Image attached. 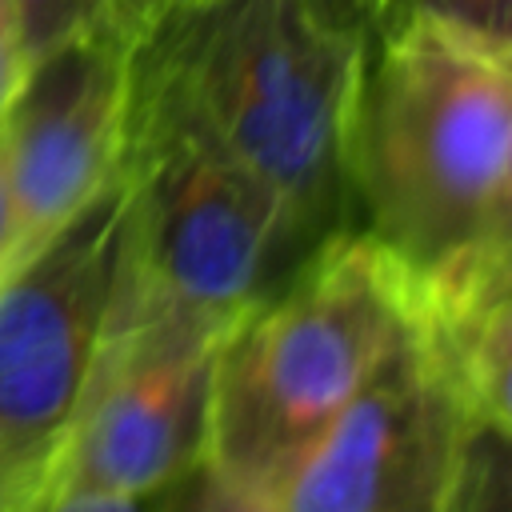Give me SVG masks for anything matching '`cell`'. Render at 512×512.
<instances>
[{
    "mask_svg": "<svg viewBox=\"0 0 512 512\" xmlns=\"http://www.w3.org/2000/svg\"><path fill=\"white\" fill-rule=\"evenodd\" d=\"M344 180L412 276L512 252V44L416 12L364 32Z\"/></svg>",
    "mask_w": 512,
    "mask_h": 512,
    "instance_id": "obj_2",
    "label": "cell"
},
{
    "mask_svg": "<svg viewBox=\"0 0 512 512\" xmlns=\"http://www.w3.org/2000/svg\"><path fill=\"white\" fill-rule=\"evenodd\" d=\"M60 448L24 444L0 432V512H36L56 492Z\"/></svg>",
    "mask_w": 512,
    "mask_h": 512,
    "instance_id": "obj_11",
    "label": "cell"
},
{
    "mask_svg": "<svg viewBox=\"0 0 512 512\" xmlns=\"http://www.w3.org/2000/svg\"><path fill=\"white\" fill-rule=\"evenodd\" d=\"M404 12H416V16H432V20L468 28L476 36H484V40L512 44V0H392L388 12H384V20L404 16Z\"/></svg>",
    "mask_w": 512,
    "mask_h": 512,
    "instance_id": "obj_12",
    "label": "cell"
},
{
    "mask_svg": "<svg viewBox=\"0 0 512 512\" xmlns=\"http://www.w3.org/2000/svg\"><path fill=\"white\" fill-rule=\"evenodd\" d=\"M124 120L128 40L112 24L28 64L24 84L0 116L12 208L4 272L28 260L120 172Z\"/></svg>",
    "mask_w": 512,
    "mask_h": 512,
    "instance_id": "obj_8",
    "label": "cell"
},
{
    "mask_svg": "<svg viewBox=\"0 0 512 512\" xmlns=\"http://www.w3.org/2000/svg\"><path fill=\"white\" fill-rule=\"evenodd\" d=\"M148 512H280L276 500L236 476H228L208 456L176 472L160 492L148 496Z\"/></svg>",
    "mask_w": 512,
    "mask_h": 512,
    "instance_id": "obj_9",
    "label": "cell"
},
{
    "mask_svg": "<svg viewBox=\"0 0 512 512\" xmlns=\"http://www.w3.org/2000/svg\"><path fill=\"white\" fill-rule=\"evenodd\" d=\"M12 248V208H8V180H4V148H0V272Z\"/></svg>",
    "mask_w": 512,
    "mask_h": 512,
    "instance_id": "obj_17",
    "label": "cell"
},
{
    "mask_svg": "<svg viewBox=\"0 0 512 512\" xmlns=\"http://www.w3.org/2000/svg\"><path fill=\"white\" fill-rule=\"evenodd\" d=\"M180 4H192V0H108V24L132 40L140 36L156 16H164L168 8H180Z\"/></svg>",
    "mask_w": 512,
    "mask_h": 512,
    "instance_id": "obj_15",
    "label": "cell"
},
{
    "mask_svg": "<svg viewBox=\"0 0 512 512\" xmlns=\"http://www.w3.org/2000/svg\"><path fill=\"white\" fill-rule=\"evenodd\" d=\"M36 512H148V496H100V492H52Z\"/></svg>",
    "mask_w": 512,
    "mask_h": 512,
    "instance_id": "obj_14",
    "label": "cell"
},
{
    "mask_svg": "<svg viewBox=\"0 0 512 512\" xmlns=\"http://www.w3.org/2000/svg\"><path fill=\"white\" fill-rule=\"evenodd\" d=\"M220 336L192 324L100 336L60 440L56 488L144 500L200 460Z\"/></svg>",
    "mask_w": 512,
    "mask_h": 512,
    "instance_id": "obj_7",
    "label": "cell"
},
{
    "mask_svg": "<svg viewBox=\"0 0 512 512\" xmlns=\"http://www.w3.org/2000/svg\"><path fill=\"white\" fill-rule=\"evenodd\" d=\"M28 64L108 24V0H12Z\"/></svg>",
    "mask_w": 512,
    "mask_h": 512,
    "instance_id": "obj_10",
    "label": "cell"
},
{
    "mask_svg": "<svg viewBox=\"0 0 512 512\" xmlns=\"http://www.w3.org/2000/svg\"><path fill=\"white\" fill-rule=\"evenodd\" d=\"M476 416L416 316L272 488L280 512H452Z\"/></svg>",
    "mask_w": 512,
    "mask_h": 512,
    "instance_id": "obj_5",
    "label": "cell"
},
{
    "mask_svg": "<svg viewBox=\"0 0 512 512\" xmlns=\"http://www.w3.org/2000/svg\"><path fill=\"white\" fill-rule=\"evenodd\" d=\"M412 316V272L356 224L328 232L220 336L204 456L272 496Z\"/></svg>",
    "mask_w": 512,
    "mask_h": 512,
    "instance_id": "obj_3",
    "label": "cell"
},
{
    "mask_svg": "<svg viewBox=\"0 0 512 512\" xmlns=\"http://www.w3.org/2000/svg\"><path fill=\"white\" fill-rule=\"evenodd\" d=\"M124 168L0 276V432L60 448L88 384L124 228Z\"/></svg>",
    "mask_w": 512,
    "mask_h": 512,
    "instance_id": "obj_6",
    "label": "cell"
},
{
    "mask_svg": "<svg viewBox=\"0 0 512 512\" xmlns=\"http://www.w3.org/2000/svg\"><path fill=\"white\" fill-rule=\"evenodd\" d=\"M24 72H28V52L20 44L16 8L12 0H0V116L8 112L16 88L24 84Z\"/></svg>",
    "mask_w": 512,
    "mask_h": 512,
    "instance_id": "obj_13",
    "label": "cell"
},
{
    "mask_svg": "<svg viewBox=\"0 0 512 512\" xmlns=\"http://www.w3.org/2000/svg\"><path fill=\"white\" fill-rule=\"evenodd\" d=\"M328 4H332V12H336L344 24H352V28H360V32H372V28L384 20V12H388L392 0H328Z\"/></svg>",
    "mask_w": 512,
    "mask_h": 512,
    "instance_id": "obj_16",
    "label": "cell"
},
{
    "mask_svg": "<svg viewBox=\"0 0 512 512\" xmlns=\"http://www.w3.org/2000/svg\"><path fill=\"white\" fill-rule=\"evenodd\" d=\"M364 32L328 0H192L128 40L132 128L184 132L268 184L300 256L352 224L344 148Z\"/></svg>",
    "mask_w": 512,
    "mask_h": 512,
    "instance_id": "obj_1",
    "label": "cell"
},
{
    "mask_svg": "<svg viewBox=\"0 0 512 512\" xmlns=\"http://www.w3.org/2000/svg\"><path fill=\"white\" fill-rule=\"evenodd\" d=\"M124 228L104 332L192 324L228 332L296 260L268 184L172 128L124 124Z\"/></svg>",
    "mask_w": 512,
    "mask_h": 512,
    "instance_id": "obj_4",
    "label": "cell"
}]
</instances>
